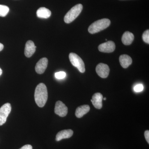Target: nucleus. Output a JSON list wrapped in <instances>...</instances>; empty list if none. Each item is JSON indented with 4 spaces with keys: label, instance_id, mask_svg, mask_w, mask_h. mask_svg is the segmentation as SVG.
<instances>
[{
    "label": "nucleus",
    "instance_id": "f257e3e1",
    "mask_svg": "<svg viewBox=\"0 0 149 149\" xmlns=\"http://www.w3.org/2000/svg\"><path fill=\"white\" fill-rule=\"evenodd\" d=\"M35 102L38 106L43 107L45 106L48 99L47 89L46 85L41 83L37 85L35 93Z\"/></svg>",
    "mask_w": 149,
    "mask_h": 149
},
{
    "label": "nucleus",
    "instance_id": "f03ea898",
    "mask_svg": "<svg viewBox=\"0 0 149 149\" xmlns=\"http://www.w3.org/2000/svg\"><path fill=\"white\" fill-rule=\"evenodd\" d=\"M111 24V21L108 19L104 18L99 19L93 22L88 28V31L91 34L97 33L106 29Z\"/></svg>",
    "mask_w": 149,
    "mask_h": 149
},
{
    "label": "nucleus",
    "instance_id": "7ed1b4c3",
    "mask_svg": "<svg viewBox=\"0 0 149 149\" xmlns=\"http://www.w3.org/2000/svg\"><path fill=\"white\" fill-rule=\"evenodd\" d=\"M83 8V6L81 4H78L73 6L65 16V22L68 24L74 21L81 13Z\"/></svg>",
    "mask_w": 149,
    "mask_h": 149
},
{
    "label": "nucleus",
    "instance_id": "20e7f679",
    "mask_svg": "<svg viewBox=\"0 0 149 149\" xmlns=\"http://www.w3.org/2000/svg\"><path fill=\"white\" fill-rule=\"evenodd\" d=\"M70 61L73 66L77 68L80 72H85V65L82 58L74 53H70L69 56Z\"/></svg>",
    "mask_w": 149,
    "mask_h": 149
},
{
    "label": "nucleus",
    "instance_id": "39448f33",
    "mask_svg": "<svg viewBox=\"0 0 149 149\" xmlns=\"http://www.w3.org/2000/svg\"><path fill=\"white\" fill-rule=\"evenodd\" d=\"M11 111V106L9 103L5 104L1 107L0 108V126L5 123Z\"/></svg>",
    "mask_w": 149,
    "mask_h": 149
},
{
    "label": "nucleus",
    "instance_id": "423d86ee",
    "mask_svg": "<svg viewBox=\"0 0 149 149\" xmlns=\"http://www.w3.org/2000/svg\"><path fill=\"white\" fill-rule=\"evenodd\" d=\"M55 113L61 117L66 116L68 113V108L64 103L60 101L56 102L54 109Z\"/></svg>",
    "mask_w": 149,
    "mask_h": 149
},
{
    "label": "nucleus",
    "instance_id": "0eeeda50",
    "mask_svg": "<svg viewBox=\"0 0 149 149\" xmlns=\"http://www.w3.org/2000/svg\"><path fill=\"white\" fill-rule=\"evenodd\" d=\"M96 72L99 76L102 78H106L109 74L110 69L107 65L103 63H99L96 68Z\"/></svg>",
    "mask_w": 149,
    "mask_h": 149
},
{
    "label": "nucleus",
    "instance_id": "6e6552de",
    "mask_svg": "<svg viewBox=\"0 0 149 149\" xmlns=\"http://www.w3.org/2000/svg\"><path fill=\"white\" fill-rule=\"evenodd\" d=\"M115 47L114 42L109 41L100 45L98 47V49L102 52L111 53L114 52Z\"/></svg>",
    "mask_w": 149,
    "mask_h": 149
},
{
    "label": "nucleus",
    "instance_id": "1a4fd4ad",
    "mask_svg": "<svg viewBox=\"0 0 149 149\" xmlns=\"http://www.w3.org/2000/svg\"><path fill=\"white\" fill-rule=\"evenodd\" d=\"M48 60L46 58H43L39 60L35 66V70L38 74H42L45 71L48 65Z\"/></svg>",
    "mask_w": 149,
    "mask_h": 149
},
{
    "label": "nucleus",
    "instance_id": "9d476101",
    "mask_svg": "<svg viewBox=\"0 0 149 149\" xmlns=\"http://www.w3.org/2000/svg\"><path fill=\"white\" fill-rule=\"evenodd\" d=\"M36 47L31 40L27 41L25 45L24 54L27 58L31 57L36 51Z\"/></svg>",
    "mask_w": 149,
    "mask_h": 149
},
{
    "label": "nucleus",
    "instance_id": "9b49d317",
    "mask_svg": "<svg viewBox=\"0 0 149 149\" xmlns=\"http://www.w3.org/2000/svg\"><path fill=\"white\" fill-rule=\"evenodd\" d=\"M103 95L100 93H96L93 95L92 99L91 100L93 106L97 109H100L102 107V100Z\"/></svg>",
    "mask_w": 149,
    "mask_h": 149
},
{
    "label": "nucleus",
    "instance_id": "f8f14e48",
    "mask_svg": "<svg viewBox=\"0 0 149 149\" xmlns=\"http://www.w3.org/2000/svg\"><path fill=\"white\" fill-rule=\"evenodd\" d=\"M73 134V131L70 129L61 130L57 134L56 140L59 141L63 139H69L72 137Z\"/></svg>",
    "mask_w": 149,
    "mask_h": 149
},
{
    "label": "nucleus",
    "instance_id": "ddd939ff",
    "mask_svg": "<svg viewBox=\"0 0 149 149\" xmlns=\"http://www.w3.org/2000/svg\"><path fill=\"white\" fill-rule=\"evenodd\" d=\"M119 61L121 66L124 68H127L132 63V59L130 56L122 55L119 57Z\"/></svg>",
    "mask_w": 149,
    "mask_h": 149
},
{
    "label": "nucleus",
    "instance_id": "4468645a",
    "mask_svg": "<svg viewBox=\"0 0 149 149\" xmlns=\"http://www.w3.org/2000/svg\"><path fill=\"white\" fill-rule=\"evenodd\" d=\"M134 39V36L133 33L127 31L124 32L123 35L122 42L125 45H129L133 42Z\"/></svg>",
    "mask_w": 149,
    "mask_h": 149
},
{
    "label": "nucleus",
    "instance_id": "2eb2a0df",
    "mask_svg": "<svg viewBox=\"0 0 149 149\" xmlns=\"http://www.w3.org/2000/svg\"><path fill=\"white\" fill-rule=\"evenodd\" d=\"M90 107L88 105H84L78 107L75 111V114L78 118L83 117V116L90 111Z\"/></svg>",
    "mask_w": 149,
    "mask_h": 149
},
{
    "label": "nucleus",
    "instance_id": "dca6fc26",
    "mask_svg": "<svg viewBox=\"0 0 149 149\" xmlns=\"http://www.w3.org/2000/svg\"><path fill=\"white\" fill-rule=\"evenodd\" d=\"M52 13L49 10L45 7L38 9L37 11V15L39 18L47 19L51 16Z\"/></svg>",
    "mask_w": 149,
    "mask_h": 149
},
{
    "label": "nucleus",
    "instance_id": "f3484780",
    "mask_svg": "<svg viewBox=\"0 0 149 149\" xmlns=\"http://www.w3.org/2000/svg\"><path fill=\"white\" fill-rule=\"evenodd\" d=\"M9 11V8L8 7L0 5V16L5 17L8 14Z\"/></svg>",
    "mask_w": 149,
    "mask_h": 149
},
{
    "label": "nucleus",
    "instance_id": "a211bd4d",
    "mask_svg": "<svg viewBox=\"0 0 149 149\" xmlns=\"http://www.w3.org/2000/svg\"><path fill=\"white\" fill-rule=\"evenodd\" d=\"M142 37L144 42L147 44H149V30L148 29L144 32Z\"/></svg>",
    "mask_w": 149,
    "mask_h": 149
},
{
    "label": "nucleus",
    "instance_id": "6ab92c4d",
    "mask_svg": "<svg viewBox=\"0 0 149 149\" xmlns=\"http://www.w3.org/2000/svg\"><path fill=\"white\" fill-rule=\"evenodd\" d=\"M66 76L65 72L61 71V72H56L55 76L56 78L58 79H62L64 78Z\"/></svg>",
    "mask_w": 149,
    "mask_h": 149
},
{
    "label": "nucleus",
    "instance_id": "aec40b11",
    "mask_svg": "<svg viewBox=\"0 0 149 149\" xmlns=\"http://www.w3.org/2000/svg\"><path fill=\"white\" fill-rule=\"evenodd\" d=\"M143 86L142 84H139L135 86L134 88V91L136 93H139L143 91Z\"/></svg>",
    "mask_w": 149,
    "mask_h": 149
},
{
    "label": "nucleus",
    "instance_id": "412c9836",
    "mask_svg": "<svg viewBox=\"0 0 149 149\" xmlns=\"http://www.w3.org/2000/svg\"><path fill=\"white\" fill-rule=\"evenodd\" d=\"M145 136L147 142L149 144V131L148 130H146L145 131Z\"/></svg>",
    "mask_w": 149,
    "mask_h": 149
},
{
    "label": "nucleus",
    "instance_id": "4be33fe9",
    "mask_svg": "<svg viewBox=\"0 0 149 149\" xmlns=\"http://www.w3.org/2000/svg\"><path fill=\"white\" fill-rule=\"evenodd\" d=\"M19 149H32V146L30 145H26L22 147L21 148Z\"/></svg>",
    "mask_w": 149,
    "mask_h": 149
},
{
    "label": "nucleus",
    "instance_id": "5701e85b",
    "mask_svg": "<svg viewBox=\"0 0 149 149\" xmlns=\"http://www.w3.org/2000/svg\"><path fill=\"white\" fill-rule=\"evenodd\" d=\"M3 48V45L2 44H1V43H0V52L2 50Z\"/></svg>",
    "mask_w": 149,
    "mask_h": 149
},
{
    "label": "nucleus",
    "instance_id": "b1692460",
    "mask_svg": "<svg viewBox=\"0 0 149 149\" xmlns=\"http://www.w3.org/2000/svg\"><path fill=\"white\" fill-rule=\"evenodd\" d=\"M2 74V70L0 68V76Z\"/></svg>",
    "mask_w": 149,
    "mask_h": 149
},
{
    "label": "nucleus",
    "instance_id": "393cba45",
    "mask_svg": "<svg viewBox=\"0 0 149 149\" xmlns=\"http://www.w3.org/2000/svg\"><path fill=\"white\" fill-rule=\"evenodd\" d=\"M104 100H106V97L104 98Z\"/></svg>",
    "mask_w": 149,
    "mask_h": 149
}]
</instances>
